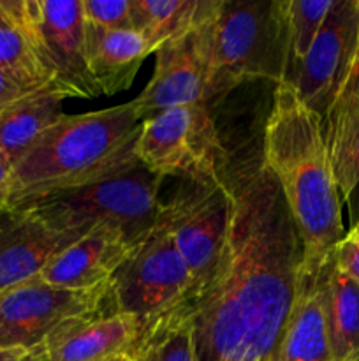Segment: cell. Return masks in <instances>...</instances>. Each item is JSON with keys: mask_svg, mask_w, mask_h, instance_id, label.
<instances>
[{"mask_svg": "<svg viewBox=\"0 0 359 361\" xmlns=\"http://www.w3.org/2000/svg\"><path fill=\"white\" fill-rule=\"evenodd\" d=\"M232 217L217 264L185 302L196 361H277L303 282V243L263 161L229 176Z\"/></svg>", "mask_w": 359, "mask_h": 361, "instance_id": "1", "label": "cell"}, {"mask_svg": "<svg viewBox=\"0 0 359 361\" xmlns=\"http://www.w3.org/2000/svg\"><path fill=\"white\" fill-rule=\"evenodd\" d=\"M260 161L277 180L303 243V281L315 282L344 238L341 200L331 169L322 118L291 81L275 85Z\"/></svg>", "mask_w": 359, "mask_h": 361, "instance_id": "2", "label": "cell"}, {"mask_svg": "<svg viewBox=\"0 0 359 361\" xmlns=\"http://www.w3.org/2000/svg\"><path fill=\"white\" fill-rule=\"evenodd\" d=\"M139 130L132 101L62 115L13 164L4 204L88 185L136 164Z\"/></svg>", "mask_w": 359, "mask_h": 361, "instance_id": "3", "label": "cell"}, {"mask_svg": "<svg viewBox=\"0 0 359 361\" xmlns=\"http://www.w3.org/2000/svg\"><path fill=\"white\" fill-rule=\"evenodd\" d=\"M291 67L287 0H217L208 27V106L245 81H291Z\"/></svg>", "mask_w": 359, "mask_h": 361, "instance_id": "4", "label": "cell"}, {"mask_svg": "<svg viewBox=\"0 0 359 361\" xmlns=\"http://www.w3.org/2000/svg\"><path fill=\"white\" fill-rule=\"evenodd\" d=\"M162 176L139 161L88 185L56 190L11 204H21L55 231L80 238L94 226L123 229L134 243L151 231L160 215Z\"/></svg>", "mask_w": 359, "mask_h": 361, "instance_id": "5", "label": "cell"}, {"mask_svg": "<svg viewBox=\"0 0 359 361\" xmlns=\"http://www.w3.org/2000/svg\"><path fill=\"white\" fill-rule=\"evenodd\" d=\"M136 157L162 178L192 182L222 178L229 162L206 104L180 106L141 122Z\"/></svg>", "mask_w": 359, "mask_h": 361, "instance_id": "6", "label": "cell"}, {"mask_svg": "<svg viewBox=\"0 0 359 361\" xmlns=\"http://www.w3.org/2000/svg\"><path fill=\"white\" fill-rule=\"evenodd\" d=\"M192 288V271L158 215L109 281V298L118 312L146 321L183 302Z\"/></svg>", "mask_w": 359, "mask_h": 361, "instance_id": "7", "label": "cell"}, {"mask_svg": "<svg viewBox=\"0 0 359 361\" xmlns=\"http://www.w3.org/2000/svg\"><path fill=\"white\" fill-rule=\"evenodd\" d=\"M232 217V185L227 175L213 182L180 180L160 219L194 275V286L210 275L224 247Z\"/></svg>", "mask_w": 359, "mask_h": 361, "instance_id": "8", "label": "cell"}, {"mask_svg": "<svg viewBox=\"0 0 359 361\" xmlns=\"http://www.w3.org/2000/svg\"><path fill=\"white\" fill-rule=\"evenodd\" d=\"M359 74V0H334L319 35L296 66L291 83L324 118L348 94Z\"/></svg>", "mask_w": 359, "mask_h": 361, "instance_id": "9", "label": "cell"}, {"mask_svg": "<svg viewBox=\"0 0 359 361\" xmlns=\"http://www.w3.org/2000/svg\"><path fill=\"white\" fill-rule=\"evenodd\" d=\"M14 11L55 83L69 97H99L84 56L81 0H14Z\"/></svg>", "mask_w": 359, "mask_h": 361, "instance_id": "10", "label": "cell"}, {"mask_svg": "<svg viewBox=\"0 0 359 361\" xmlns=\"http://www.w3.org/2000/svg\"><path fill=\"white\" fill-rule=\"evenodd\" d=\"M109 296V282L87 291L49 286L32 279L0 293V349L41 345L55 328L77 314L99 309Z\"/></svg>", "mask_w": 359, "mask_h": 361, "instance_id": "11", "label": "cell"}, {"mask_svg": "<svg viewBox=\"0 0 359 361\" xmlns=\"http://www.w3.org/2000/svg\"><path fill=\"white\" fill-rule=\"evenodd\" d=\"M217 0H204L199 23L189 34L165 42L155 51L153 76L132 99L139 122L180 106L206 104L208 27Z\"/></svg>", "mask_w": 359, "mask_h": 361, "instance_id": "12", "label": "cell"}, {"mask_svg": "<svg viewBox=\"0 0 359 361\" xmlns=\"http://www.w3.org/2000/svg\"><path fill=\"white\" fill-rule=\"evenodd\" d=\"M143 319L118 312L111 298L99 309L63 321L42 342L48 361H108L136 344Z\"/></svg>", "mask_w": 359, "mask_h": 361, "instance_id": "13", "label": "cell"}, {"mask_svg": "<svg viewBox=\"0 0 359 361\" xmlns=\"http://www.w3.org/2000/svg\"><path fill=\"white\" fill-rule=\"evenodd\" d=\"M21 204L0 207V293L37 279L46 264L76 242Z\"/></svg>", "mask_w": 359, "mask_h": 361, "instance_id": "14", "label": "cell"}, {"mask_svg": "<svg viewBox=\"0 0 359 361\" xmlns=\"http://www.w3.org/2000/svg\"><path fill=\"white\" fill-rule=\"evenodd\" d=\"M137 243L123 229L109 224L90 231L56 254L39 279L55 288L87 291L108 284Z\"/></svg>", "mask_w": 359, "mask_h": 361, "instance_id": "15", "label": "cell"}, {"mask_svg": "<svg viewBox=\"0 0 359 361\" xmlns=\"http://www.w3.org/2000/svg\"><path fill=\"white\" fill-rule=\"evenodd\" d=\"M150 53L143 35L134 28L102 30L84 21L87 67L101 94L115 95L130 88Z\"/></svg>", "mask_w": 359, "mask_h": 361, "instance_id": "16", "label": "cell"}, {"mask_svg": "<svg viewBox=\"0 0 359 361\" xmlns=\"http://www.w3.org/2000/svg\"><path fill=\"white\" fill-rule=\"evenodd\" d=\"M322 134L340 200L359 222V97L345 94L322 118Z\"/></svg>", "mask_w": 359, "mask_h": 361, "instance_id": "17", "label": "cell"}, {"mask_svg": "<svg viewBox=\"0 0 359 361\" xmlns=\"http://www.w3.org/2000/svg\"><path fill=\"white\" fill-rule=\"evenodd\" d=\"M67 97V92L51 83L0 109V157L13 166L63 115L62 102Z\"/></svg>", "mask_w": 359, "mask_h": 361, "instance_id": "18", "label": "cell"}, {"mask_svg": "<svg viewBox=\"0 0 359 361\" xmlns=\"http://www.w3.org/2000/svg\"><path fill=\"white\" fill-rule=\"evenodd\" d=\"M277 361H331L320 279L301 282Z\"/></svg>", "mask_w": 359, "mask_h": 361, "instance_id": "19", "label": "cell"}, {"mask_svg": "<svg viewBox=\"0 0 359 361\" xmlns=\"http://www.w3.org/2000/svg\"><path fill=\"white\" fill-rule=\"evenodd\" d=\"M331 361H359V284L331 261L320 274Z\"/></svg>", "mask_w": 359, "mask_h": 361, "instance_id": "20", "label": "cell"}, {"mask_svg": "<svg viewBox=\"0 0 359 361\" xmlns=\"http://www.w3.org/2000/svg\"><path fill=\"white\" fill-rule=\"evenodd\" d=\"M129 353L134 361H196L192 316L185 300L144 321Z\"/></svg>", "mask_w": 359, "mask_h": 361, "instance_id": "21", "label": "cell"}, {"mask_svg": "<svg viewBox=\"0 0 359 361\" xmlns=\"http://www.w3.org/2000/svg\"><path fill=\"white\" fill-rule=\"evenodd\" d=\"M203 11L204 0H132V28L155 53L165 42L189 34Z\"/></svg>", "mask_w": 359, "mask_h": 361, "instance_id": "22", "label": "cell"}, {"mask_svg": "<svg viewBox=\"0 0 359 361\" xmlns=\"http://www.w3.org/2000/svg\"><path fill=\"white\" fill-rule=\"evenodd\" d=\"M4 4L13 21L0 25V71L41 85L55 83L51 73L39 56L32 35L16 16L14 0H4Z\"/></svg>", "mask_w": 359, "mask_h": 361, "instance_id": "23", "label": "cell"}, {"mask_svg": "<svg viewBox=\"0 0 359 361\" xmlns=\"http://www.w3.org/2000/svg\"><path fill=\"white\" fill-rule=\"evenodd\" d=\"M334 0H287L289 42H291L292 73L306 56L319 35Z\"/></svg>", "mask_w": 359, "mask_h": 361, "instance_id": "24", "label": "cell"}, {"mask_svg": "<svg viewBox=\"0 0 359 361\" xmlns=\"http://www.w3.org/2000/svg\"><path fill=\"white\" fill-rule=\"evenodd\" d=\"M84 21L102 30L132 28V0H81Z\"/></svg>", "mask_w": 359, "mask_h": 361, "instance_id": "25", "label": "cell"}, {"mask_svg": "<svg viewBox=\"0 0 359 361\" xmlns=\"http://www.w3.org/2000/svg\"><path fill=\"white\" fill-rule=\"evenodd\" d=\"M333 264L359 284V222L352 226L333 252Z\"/></svg>", "mask_w": 359, "mask_h": 361, "instance_id": "26", "label": "cell"}, {"mask_svg": "<svg viewBox=\"0 0 359 361\" xmlns=\"http://www.w3.org/2000/svg\"><path fill=\"white\" fill-rule=\"evenodd\" d=\"M44 87H48V85L35 83V81L13 76V74H7L0 71V109L20 101V99L27 97V95L34 94V92L41 90Z\"/></svg>", "mask_w": 359, "mask_h": 361, "instance_id": "27", "label": "cell"}, {"mask_svg": "<svg viewBox=\"0 0 359 361\" xmlns=\"http://www.w3.org/2000/svg\"><path fill=\"white\" fill-rule=\"evenodd\" d=\"M11 169H13L11 162H7L6 159L0 157V197H2V200H4V196H6L7 185H9Z\"/></svg>", "mask_w": 359, "mask_h": 361, "instance_id": "28", "label": "cell"}, {"mask_svg": "<svg viewBox=\"0 0 359 361\" xmlns=\"http://www.w3.org/2000/svg\"><path fill=\"white\" fill-rule=\"evenodd\" d=\"M14 361H48V356H46V349L44 345H37V348L28 349L25 355H21L20 358H16Z\"/></svg>", "mask_w": 359, "mask_h": 361, "instance_id": "29", "label": "cell"}, {"mask_svg": "<svg viewBox=\"0 0 359 361\" xmlns=\"http://www.w3.org/2000/svg\"><path fill=\"white\" fill-rule=\"evenodd\" d=\"M27 351L28 349H0V361H14Z\"/></svg>", "mask_w": 359, "mask_h": 361, "instance_id": "30", "label": "cell"}, {"mask_svg": "<svg viewBox=\"0 0 359 361\" xmlns=\"http://www.w3.org/2000/svg\"><path fill=\"white\" fill-rule=\"evenodd\" d=\"M11 21H13V18H11L9 13H7L6 4H4V0H0V25L11 23Z\"/></svg>", "mask_w": 359, "mask_h": 361, "instance_id": "31", "label": "cell"}, {"mask_svg": "<svg viewBox=\"0 0 359 361\" xmlns=\"http://www.w3.org/2000/svg\"><path fill=\"white\" fill-rule=\"evenodd\" d=\"M108 361H134V358H132V355H130V353H125V355L113 356V358L108 360Z\"/></svg>", "mask_w": 359, "mask_h": 361, "instance_id": "32", "label": "cell"}, {"mask_svg": "<svg viewBox=\"0 0 359 361\" xmlns=\"http://www.w3.org/2000/svg\"><path fill=\"white\" fill-rule=\"evenodd\" d=\"M351 94H354L355 97H359V74H358V78H355L354 85H352V88H351Z\"/></svg>", "mask_w": 359, "mask_h": 361, "instance_id": "33", "label": "cell"}, {"mask_svg": "<svg viewBox=\"0 0 359 361\" xmlns=\"http://www.w3.org/2000/svg\"><path fill=\"white\" fill-rule=\"evenodd\" d=\"M2 204H4V200H2V197H0V207H2Z\"/></svg>", "mask_w": 359, "mask_h": 361, "instance_id": "34", "label": "cell"}]
</instances>
